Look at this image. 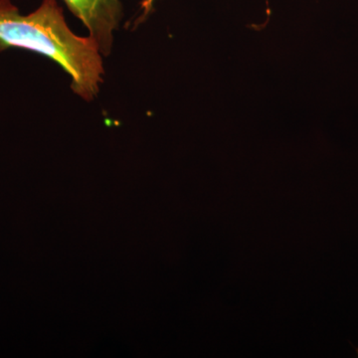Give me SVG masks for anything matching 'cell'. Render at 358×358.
<instances>
[{
    "mask_svg": "<svg viewBox=\"0 0 358 358\" xmlns=\"http://www.w3.org/2000/svg\"><path fill=\"white\" fill-rule=\"evenodd\" d=\"M73 14L83 22L89 35L95 39L103 56H109L115 32L122 18L121 0H64Z\"/></svg>",
    "mask_w": 358,
    "mask_h": 358,
    "instance_id": "cell-2",
    "label": "cell"
},
{
    "mask_svg": "<svg viewBox=\"0 0 358 358\" xmlns=\"http://www.w3.org/2000/svg\"><path fill=\"white\" fill-rule=\"evenodd\" d=\"M350 345H352L353 346V348H355V350H357V357H358V348L357 346H355V345H352V343H350Z\"/></svg>",
    "mask_w": 358,
    "mask_h": 358,
    "instance_id": "cell-4",
    "label": "cell"
},
{
    "mask_svg": "<svg viewBox=\"0 0 358 358\" xmlns=\"http://www.w3.org/2000/svg\"><path fill=\"white\" fill-rule=\"evenodd\" d=\"M10 48L41 54L69 75L71 89L93 101L103 82V55L95 39L71 30L56 0H43L31 13L21 14L11 0H0V52Z\"/></svg>",
    "mask_w": 358,
    "mask_h": 358,
    "instance_id": "cell-1",
    "label": "cell"
},
{
    "mask_svg": "<svg viewBox=\"0 0 358 358\" xmlns=\"http://www.w3.org/2000/svg\"><path fill=\"white\" fill-rule=\"evenodd\" d=\"M155 1H157V0H143V3H141V10H143V17H145L148 14L150 13Z\"/></svg>",
    "mask_w": 358,
    "mask_h": 358,
    "instance_id": "cell-3",
    "label": "cell"
}]
</instances>
